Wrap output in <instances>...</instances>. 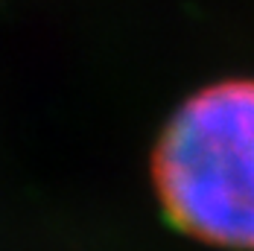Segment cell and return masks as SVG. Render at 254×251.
Here are the masks:
<instances>
[{"label": "cell", "instance_id": "1", "mask_svg": "<svg viewBox=\"0 0 254 251\" xmlns=\"http://www.w3.org/2000/svg\"><path fill=\"white\" fill-rule=\"evenodd\" d=\"M161 199L181 228L228 249H254V82L199 91L155 152Z\"/></svg>", "mask_w": 254, "mask_h": 251}]
</instances>
